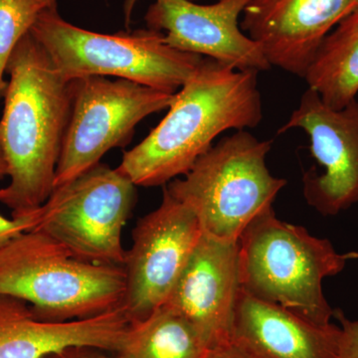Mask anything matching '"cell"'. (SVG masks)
Returning <instances> with one entry per match:
<instances>
[{
    "label": "cell",
    "mask_w": 358,
    "mask_h": 358,
    "mask_svg": "<svg viewBox=\"0 0 358 358\" xmlns=\"http://www.w3.org/2000/svg\"><path fill=\"white\" fill-rule=\"evenodd\" d=\"M238 248L242 289L320 326L331 324L334 315L322 282L358 259L357 252L339 253L327 238L282 221L273 207L249 224Z\"/></svg>",
    "instance_id": "cell-3"
},
{
    "label": "cell",
    "mask_w": 358,
    "mask_h": 358,
    "mask_svg": "<svg viewBox=\"0 0 358 358\" xmlns=\"http://www.w3.org/2000/svg\"><path fill=\"white\" fill-rule=\"evenodd\" d=\"M358 0H250L242 31L271 66L305 78L320 45Z\"/></svg>",
    "instance_id": "cell-13"
},
{
    "label": "cell",
    "mask_w": 358,
    "mask_h": 358,
    "mask_svg": "<svg viewBox=\"0 0 358 358\" xmlns=\"http://www.w3.org/2000/svg\"><path fill=\"white\" fill-rule=\"evenodd\" d=\"M334 317L341 327L338 358H358V320L348 319L341 310H334Z\"/></svg>",
    "instance_id": "cell-19"
},
{
    "label": "cell",
    "mask_w": 358,
    "mask_h": 358,
    "mask_svg": "<svg viewBox=\"0 0 358 358\" xmlns=\"http://www.w3.org/2000/svg\"><path fill=\"white\" fill-rule=\"evenodd\" d=\"M258 74L202 59L174 94L166 117L124 152L117 171L136 186H164L185 176L219 134L256 128L263 120Z\"/></svg>",
    "instance_id": "cell-2"
},
{
    "label": "cell",
    "mask_w": 358,
    "mask_h": 358,
    "mask_svg": "<svg viewBox=\"0 0 358 358\" xmlns=\"http://www.w3.org/2000/svg\"><path fill=\"white\" fill-rule=\"evenodd\" d=\"M38 224L37 210L23 217L8 219L0 214V248L13 238L36 228Z\"/></svg>",
    "instance_id": "cell-20"
},
{
    "label": "cell",
    "mask_w": 358,
    "mask_h": 358,
    "mask_svg": "<svg viewBox=\"0 0 358 358\" xmlns=\"http://www.w3.org/2000/svg\"><path fill=\"white\" fill-rule=\"evenodd\" d=\"M202 233L194 212L164 187L162 203L138 221L127 251L124 307L131 322L166 303Z\"/></svg>",
    "instance_id": "cell-9"
},
{
    "label": "cell",
    "mask_w": 358,
    "mask_h": 358,
    "mask_svg": "<svg viewBox=\"0 0 358 358\" xmlns=\"http://www.w3.org/2000/svg\"><path fill=\"white\" fill-rule=\"evenodd\" d=\"M124 267L85 262L42 231L0 248V294L31 305L42 319L81 320L124 305Z\"/></svg>",
    "instance_id": "cell-4"
},
{
    "label": "cell",
    "mask_w": 358,
    "mask_h": 358,
    "mask_svg": "<svg viewBox=\"0 0 358 358\" xmlns=\"http://www.w3.org/2000/svg\"><path fill=\"white\" fill-rule=\"evenodd\" d=\"M131 319L124 305L87 319H42L29 303L0 294V358H47L73 346L121 350Z\"/></svg>",
    "instance_id": "cell-14"
},
{
    "label": "cell",
    "mask_w": 358,
    "mask_h": 358,
    "mask_svg": "<svg viewBox=\"0 0 358 358\" xmlns=\"http://www.w3.org/2000/svg\"><path fill=\"white\" fill-rule=\"evenodd\" d=\"M47 8L50 10H57V0H44Z\"/></svg>",
    "instance_id": "cell-24"
},
{
    "label": "cell",
    "mask_w": 358,
    "mask_h": 358,
    "mask_svg": "<svg viewBox=\"0 0 358 358\" xmlns=\"http://www.w3.org/2000/svg\"><path fill=\"white\" fill-rule=\"evenodd\" d=\"M107 350L93 346H73L55 353L48 358H119L117 355H110Z\"/></svg>",
    "instance_id": "cell-21"
},
{
    "label": "cell",
    "mask_w": 358,
    "mask_h": 358,
    "mask_svg": "<svg viewBox=\"0 0 358 358\" xmlns=\"http://www.w3.org/2000/svg\"><path fill=\"white\" fill-rule=\"evenodd\" d=\"M241 288L238 242L203 232L164 306L189 322L208 350L232 341Z\"/></svg>",
    "instance_id": "cell-12"
},
{
    "label": "cell",
    "mask_w": 358,
    "mask_h": 358,
    "mask_svg": "<svg viewBox=\"0 0 358 358\" xmlns=\"http://www.w3.org/2000/svg\"><path fill=\"white\" fill-rule=\"evenodd\" d=\"M138 0L124 6L127 25ZM250 0H218L199 4L190 0H155L145 20L148 29L162 32L169 46L214 59L240 71L257 73L272 67L260 46L239 26V16Z\"/></svg>",
    "instance_id": "cell-11"
},
{
    "label": "cell",
    "mask_w": 358,
    "mask_h": 358,
    "mask_svg": "<svg viewBox=\"0 0 358 358\" xmlns=\"http://www.w3.org/2000/svg\"><path fill=\"white\" fill-rule=\"evenodd\" d=\"M47 358H48V357H47Z\"/></svg>",
    "instance_id": "cell-26"
},
{
    "label": "cell",
    "mask_w": 358,
    "mask_h": 358,
    "mask_svg": "<svg viewBox=\"0 0 358 358\" xmlns=\"http://www.w3.org/2000/svg\"><path fill=\"white\" fill-rule=\"evenodd\" d=\"M30 33L67 82L112 76L176 94L204 58L169 46L162 32L148 28L101 34L71 24L48 8Z\"/></svg>",
    "instance_id": "cell-6"
},
{
    "label": "cell",
    "mask_w": 358,
    "mask_h": 358,
    "mask_svg": "<svg viewBox=\"0 0 358 358\" xmlns=\"http://www.w3.org/2000/svg\"><path fill=\"white\" fill-rule=\"evenodd\" d=\"M46 8L44 0H0V100L8 84L4 75L11 54Z\"/></svg>",
    "instance_id": "cell-18"
},
{
    "label": "cell",
    "mask_w": 358,
    "mask_h": 358,
    "mask_svg": "<svg viewBox=\"0 0 358 358\" xmlns=\"http://www.w3.org/2000/svg\"><path fill=\"white\" fill-rule=\"evenodd\" d=\"M7 173L8 171H7L6 159L2 150L1 141H0V179L6 178Z\"/></svg>",
    "instance_id": "cell-23"
},
{
    "label": "cell",
    "mask_w": 358,
    "mask_h": 358,
    "mask_svg": "<svg viewBox=\"0 0 358 358\" xmlns=\"http://www.w3.org/2000/svg\"><path fill=\"white\" fill-rule=\"evenodd\" d=\"M72 113L56 169L54 188L77 178L114 148L128 145L148 115L169 109L174 94L117 78L73 80Z\"/></svg>",
    "instance_id": "cell-8"
},
{
    "label": "cell",
    "mask_w": 358,
    "mask_h": 358,
    "mask_svg": "<svg viewBox=\"0 0 358 358\" xmlns=\"http://www.w3.org/2000/svg\"><path fill=\"white\" fill-rule=\"evenodd\" d=\"M190 1L197 2V1H199V0H190Z\"/></svg>",
    "instance_id": "cell-25"
},
{
    "label": "cell",
    "mask_w": 358,
    "mask_h": 358,
    "mask_svg": "<svg viewBox=\"0 0 358 358\" xmlns=\"http://www.w3.org/2000/svg\"><path fill=\"white\" fill-rule=\"evenodd\" d=\"M271 148L272 141L237 131L212 145L185 178L164 187L194 212L203 232L238 242L254 219L272 208L287 185L268 171Z\"/></svg>",
    "instance_id": "cell-5"
},
{
    "label": "cell",
    "mask_w": 358,
    "mask_h": 358,
    "mask_svg": "<svg viewBox=\"0 0 358 358\" xmlns=\"http://www.w3.org/2000/svg\"><path fill=\"white\" fill-rule=\"evenodd\" d=\"M301 129L310 138V155L320 171L303 176L306 201L320 215H338L358 204V100L341 110L329 107L308 88L289 121L278 131Z\"/></svg>",
    "instance_id": "cell-10"
},
{
    "label": "cell",
    "mask_w": 358,
    "mask_h": 358,
    "mask_svg": "<svg viewBox=\"0 0 358 358\" xmlns=\"http://www.w3.org/2000/svg\"><path fill=\"white\" fill-rule=\"evenodd\" d=\"M201 358H252L233 341L226 345L208 348Z\"/></svg>",
    "instance_id": "cell-22"
},
{
    "label": "cell",
    "mask_w": 358,
    "mask_h": 358,
    "mask_svg": "<svg viewBox=\"0 0 358 358\" xmlns=\"http://www.w3.org/2000/svg\"><path fill=\"white\" fill-rule=\"evenodd\" d=\"M303 79L334 110L357 99L358 6L327 35Z\"/></svg>",
    "instance_id": "cell-16"
},
{
    "label": "cell",
    "mask_w": 358,
    "mask_h": 358,
    "mask_svg": "<svg viewBox=\"0 0 358 358\" xmlns=\"http://www.w3.org/2000/svg\"><path fill=\"white\" fill-rule=\"evenodd\" d=\"M138 199L136 185L102 162L57 186L37 209L42 231L85 262L124 267L122 233Z\"/></svg>",
    "instance_id": "cell-7"
},
{
    "label": "cell",
    "mask_w": 358,
    "mask_h": 358,
    "mask_svg": "<svg viewBox=\"0 0 358 358\" xmlns=\"http://www.w3.org/2000/svg\"><path fill=\"white\" fill-rule=\"evenodd\" d=\"M6 74L0 141L10 181L0 187V203L17 218L36 211L53 192L73 89L30 32L16 45Z\"/></svg>",
    "instance_id": "cell-1"
},
{
    "label": "cell",
    "mask_w": 358,
    "mask_h": 358,
    "mask_svg": "<svg viewBox=\"0 0 358 358\" xmlns=\"http://www.w3.org/2000/svg\"><path fill=\"white\" fill-rule=\"evenodd\" d=\"M207 348L182 317L160 307L143 320L131 322L119 358H201Z\"/></svg>",
    "instance_id": "cell-17"
},
{
    "label": "cell",
    "mask_w": 358,
    "mask_h": 358,
    "mask_svg": "<svg viewBox=\"0 0 358 358\" xmlns=\"http://www.w3.org/2000/svg\"><path fill=\"white\" fill-rule=\"evenodd\" d=\"M341 327L320 326L241 288L232 341L252 358H338Z\"/></svg>",
    "instance_id": "cell-15"
}]
</instances>
